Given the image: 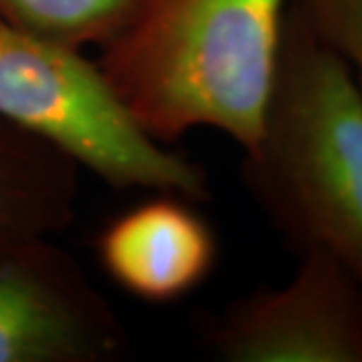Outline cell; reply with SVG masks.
Returning a JSON list of instances; mask_svg holds the SVG:
<instances>
[{"label":"cell","mask_w":362,"mask_h":362,"mask_svg":"<svg viewBox=\"0 0 362 362\" xmlns=\"http://www.w3.org/2000/svg\"><path fill=\"white\" fill-rule=\"evenodd\" d=\"M300 4L314 30L349 63L362 90V0H300Z\"/></svg>","instance_id":"cell-9"},{"label":"cell","mask_w":362,"mask_h":362,"mask_svg":"<svg viewBox=\"0 0 362 362\" xmlns=\"http://www.w3.org/2000/svg\"><path fill=\"white\" fill-rule=\"evenodd\" d=\"M286 286H262L199 322L226 362H362V282L324 252L298 256Z\"/></svg>","instance_id":"cell-5"},{"label":"cell","mask_w":362,"mask_h":362,"mask_svg":"<svg viewBox=\"0 0 362 362\" xmlns=\"http://www.w3.org/2000/svg\"><path fill=\"white\" fill-rule=\"evenodd\" d=\"M145 0H0V16L28 35L71 49L115 39Z\"/></svg>","instance_id":"cell-8"},{"label":"cell","mask_w":362,"mask_h":362,"mask_svg":"<svg viewBox=\"0 0 362 362\" xmlns=\"http://www.w3.org/2000/svg\"><path fill=\"white\" fill-rule=\"evenodd\" d=\"M0 119L61 151L113 189L209 199L206 169L143 129L81 49L0 16Z\"/></svg>","instance_id":"cell-3"},{"label":"cell","mask_w":362,"mask_h":362,"mask_svg":"<svg viewBox=\"0 0 362 362\" xmlns=\"http://www.w3.org/2000/svg\"><path fill=\"white\" fill-rule=\"evenodd\" d=\"M77 195L75 161L0 119V233L65 232Z\"/></svg>","instance_id":"cell-7"},{"label":"cell","mask_w":362,"mask_h":362,"mask_svg":"<svg viewBox=\"0 0 362 362\" xmlns=\"http://www.w3.org/2000/svg\"><path fill=\"white\" fill-rule=\"evenodd\" d=\"M97 258L127 294L171 304L206 282L218 259V240L194 202L153 194L105 228Z\"/></svg>","instance_id":"cell-6"},{"label":"cell","mask_w":362,"mask_h":362,"mask_svg":"<svg viewBox=\"0 0 362 362\" xmlns=\"http://www.w3.org/2000/svg\"><path fill=\"white\" fill-rule=\"evenodd\" d=\"M290 0H145L99 66L149 135L259 133Z\"/></svg>","instance_id":"cell-2"},{"label":"cell","mask_w":362,"mask_h":362,"mask_svg":"<svg viewBox=\"0 0 362 362\" xmlns=\"http://www.w3.org/2000/svg\"><path fill=\"white\" fill-rule=\"evenodd\" d=\"M131 338L52 235L0 233V362H117Z\"/></svg>","instance_id":"cell-4"},{"label":"cell","mask_w":362,"mask_h":362,"mask_svg":"<svg viewBox=\"0 0 362 362\" xmlns=\"http://www.w3.org/2000/svg\"><path fill=\"white\" fill-rule=\"evenodd\" d=\"M242 181L298 256L324 252L362 282V90L290 0Z\"/></svg>","instance_id":"cell-1"}]
</instances>
